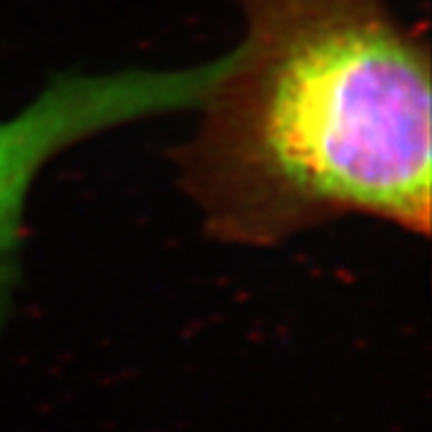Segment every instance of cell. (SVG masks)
Masks as SVG:
<instances>
[{"label": "cell", "mask_w": 432, "mask_h": 432, "mask_svg": "<svg viewBox=\"0 0 432 432\" xmlns=\"http://www.w3.org/2000/svg\"><path fill=\"white\" fill-rule=\"evenodd\" d=\"M247 34L202 103L182 182L226 238L339 214L430 228V53L384 0H238Z\"/></svg>", "instance_id": "1"}, {"label": "cell", "mask_w": 432, "mask_h": 432, "mask_svg": "<svg viewBox=\"0 0 432 432\" xmlns=\"http://www.w3.org/2000/svg\"><path fill=\"white\" fill-rule=\"evenodd\" d=\"M185 80L175 70L63 75L17 115L0 120V305L10 288L27 192L63 149L125 123L180 110Z\"/></svg>", "instance_id": "2"}]
</instances>
